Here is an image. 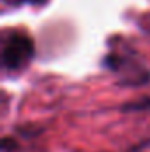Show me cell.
<instances>
[{
    "mask_svg": "<svg viewBox=\"0 0 150 152\" xmlns=\"http://www.w3.org/2000/svg\"><path fill=\"white\" fill-rule=\"evenodd\" d=\"M34 41L21 34V32H11L4 39L2 44V66L9 71L23 69L34 57Z\"/></svg>",
    "mask_w": 150,
    "mask_h": 152,
    "instance_id": "obj_1",
    "label": "cell"
},
{
    "mask_svg": "<svg viewBox=\"0 0 150 152\" xmlns=\"http://www.w3.org/2000/svg\"><path fill=\"white\" fill-rule=\"evenodd\" d=\"M5 4H9V5H20V4H23V2H30V0H4Z\"/></svg>",
    "mask_w": 150,
    "mask_h": 152,
    "instance_id": "obj_2",
    "label": "cell"
}]
</instances>
